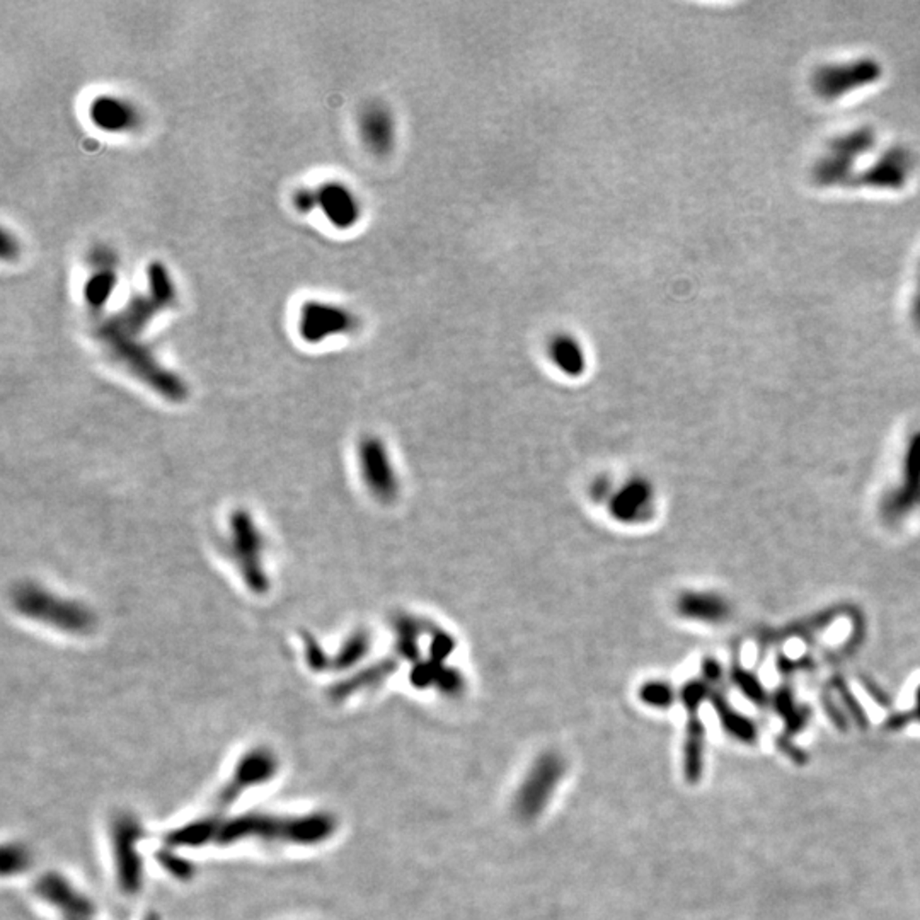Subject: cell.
Masks as SVG:
<instances>
[{"instance_id":"6da1fadb","label":"cell","mask_w":920,"mask_h":920,"mask_svg":"<svg viewBox=\"0 0 920 920\" xmlns=\"http://www.w3.org/2000/svg\"><path fill=\"white\" fill-rule=\"evenodd\" d=\"M874 130L869 127L852 130L846 135L833 138L822 154V157L813 166V181L822 188L839 184L847 186L854 176V164L866 152H869V148L874 147Z\"/></svg>"},{"instance_id":"7a4b0ae2","label":"cell","mask_w":920,"mask_h":920,"mask_svg":"<svg viewBox=\"0 0 920 920\" xmlns=\"http://www.w3.org/2000/svg\"><path fill=\"white\" fill-rule=\"evenodd\" d=\"M566 773V762L561 755H540L527 774L516 792L515 813L525 822L537 818L551 801L552 794Z\"/></svg>"},{"instance_id":"3957f363","label":"cell","mask_w":920,"mask_h":920,"mask_svg":"<svg viewBox=\"0 0 920 920\" xmlns=\"http://www.w3.org/2000/svg\"><path fill=\"white\" fill-rule=\"evenodd\" d=\"M882 77V65L874 58H857L844 63H828L811 75L815 92L827 101H835L849 92L874 84Z\"/></svg>"},{"instance_id":"277c9868","label":"cell","mask_w":920,"mask_h":920,"mask_svg":"<svg viewBox=\"0 0 920 920\" xmlns=\"http://www.w3.org/2000/svg\"><path fill=\"white\" fill-rule=\"evenodd\" d=\"M16 606L26 615L62 627L69 632H86L92 626L91 614L77 604L63 602L54 595L35 589L24 587L16 593Z\"/></svg>"},{"instance_id":"5b68a950","label":"cell","mask_w":920,"mask_h":920,"mask_svg":"<svg viewBox=\"0 0 920 920\" xmlns=\"http://www.w3.org/2000/svg\"><path fill=\"white\" fill-rule=\"evenodd\" d=\"M360 473L370 495L390 503L399 493V478L387 452L386 443L377 437H367L358 448Z\"/></svg>"},{"instance_id":"8992f818","label":"cell","mask_w":920,"mask_h":920,"mask_svg":"<svg viewBox=\"0 0 920 920\" xmlns=\"http://www.w3.org/2000/svg\"><path fill=\"white\" fill-rule=\"evenodd\" d=\"M608 515L623 525H641L657 512V493L649 479L634 476L617 486L607 503Z\"/></svg>"},{"instance_id":"52a82bcc","label":"cell","mask_w":920,"mask_h":920,"mask_svg":"<svg viewBox=\"0 0 920 920\" xmlns=\"http://www.w3.org/2000/svg\"><path fill=\"white\" fill-rule=\"evenodd\" d=\"M920 508V431L912 437L905 456L902 486L888 493L882 501V516L897 523L903 516Z\"/></svg>"},{"instance_id":"ba28073f","label":"cell","mask_w":920,"mask_h":920,"mask_svg":"<svg viewBox=\"0 0 920 920\" xmlns=\"http://www.w3.org/2000/svg\"><path fill=\"white\" fill-rule=\"evenodd\" d=\"M230 552L234 554L249 589L266 590V576L261 566V535L256 532L251 516L238 514L230 520Z\"/></svg>"},{"instance_id":"9c48e42d","label":"cell","mask_w":920,"mask_h":920,"mask_svg":"<svg viewBox=\"0 0 920 920\" xmlns=\"http://www.w3.org/2000/svg\"><path fill=\"white\" fill-rule=\"evenodd\" d=\"M914 169L912 152L902 146L884 150L883 154L865 169L861 174L854 176L849 188H874V189H902L910 172Z\"/></svg>"},{"instance_id":"30bf717a","label":"cell","mask_w":920,"mask_h":920,"mask_svg":"<svg viewBox=\"0 0 920 920\" xmlns=\"http://www.w3.org/2000/svg\"><path fill=\"white\" fill-rule=\"evenodd\" d=\"M356 319L351 313L322 302H309L302 307L298 332L309 343H321L326 338L355 330Z\"/></svg>"},{"instance_id":"8fae6325","label":"cell","mask_w":920,"mask_h":920,"mask_svg":"<svg viewBox=\"0 0 920 920\" xmlns=\"http://www.w3.org/2000/svg\"><path fill=\"white\" fill-rule=\"evenodd\" d=\"M677 614L700 624H721L732 617V606L715 591L687 590L675 600Z\"/></svg>"},{"instance_id":"7c38bea8","label":"cell","mask_w":920,"mask_h":920,"mask_svg":"<svg viewBox=\"0 0 920 920\" xmlns=\"http://www.w3.org/2000/svg\"><path fill=\"white\" fill-rule=\"evenodd\" d=\"M317 206L338 229H350L360 219V202L347 184L330 183L315 189Z\"/></svg>"},{"instance_id":"4fadbf2b","label":"cell","mask_w":920,"mask_h":920,"mask_svg":"<svg viewBox=\"0 0 920 920\" xmlns=\"http://www.w3.org/2000/svg\"><path fill=\"white\" fill-rule=\"evenodd\" d=\"M360 133L368 150L384 155L394 147L396 127L390 111L382 105H370L360 116Z\"/></svg>"},{"instance_id":"5bb4252c","label":"cell","mask_w":920,"mask_h":920,"mask_svg":"<svg viewBox=\"0 0 920 920\" xmlns=\"http://www.w3.org/2000/svg\"><path fill=\"white\" fill-rule=\"evenodd\" d=\"M92 123L105 131H129L138 125V113L123 99L114 96H101L92 101L89 108Z\"/></svg>"},{"instance_id":"9a60e30c","label":"cell","mask_w":920,"mask_h":920,"mask_svg":"<svg viewBox=\"0 0 920 920\" xmlns=\"http://www.w3.org/2000/svg\"><path fill=\"white\" fill-rule=\"evenodd\" d=\"M548 353L554 367L566 377H581L587 370V356L581 343L566 332L552 336Z\"/></svg>"},{"instance_id":"2e32d148","label":"cell","mask_w":920,"mask_h":920,"mask_svg":"<svg viewBox=\"0 0 920 920\" xmlns=\"http://www.w3.org/2000/svg\"><path fill=\"white\" fill-rule=\"evenodd\" d=\"M683 743V773L690 784L699 782L704 769V724L699 711H689Z\"/></svg>"},{"instance_id":"e0dca14e","label":"cell","mask_w":920,"mask_h":920,"mask_svg":"<svg viewBox=\"0 0 920 920\" xmlns=\"http://www.w3.org/2000/svg\"><path fill=\"white\" fill-rule=\"evenodd\" d=\"M392 629L396 634V651L401 658L409 662H420L422 649H420V640L426 632V623L420 617H414L411 614H399L394 617Z\"/></svg>"},{"instance_id":"ac0fdd59","label":"cell","mask_w":920,"mask_h":920,"mask_svg":"<svg viewBox=\"0 0 920 920\" xmlns=\"http://www.w3.org/2000/svg\"><path fill=\"white\" fill-rule=\"evenodd\" d=\"M711 702H713V706H715V709L718 713L723 730L728 735L733 736V738L743 741V743H755L757 741L758 730H757L754 721L745 718L740 713H736L735 709L730 706V702H728L724 694H721L719 690L713 689Z\"/></svg>"},{"instance_id":"d6986e66","label":"cell","mask_w":920,"mask_h":920,"mask_svg":"<svg viewBox=\"0 0 920 920\" xmlns=\"http://www.w3.org/2000/svg\"><path fill=\"white\" fill-rule=\"evenodd\" d=\"M97 263L94 261V272L86 285V300L94 309L106 304L116 285V272L111 266L113 261L108 256H97Z\"/></svg>"},{"instance_id":"ffe728a7","label":"cell","mask_w":920,"mask_h":920,"mask_svg":"<svg viewBox=\"0 0 920 920\" xmlns=\"http://www.w3.org/2000/svg\"><path fill=\"white\" fill-rule=\"evenodd\" d=\"M774 706H775V711L784 718L786 721V735L791 738L794 733L801 732L808 718H810V711L807 707H801L794 702L792 698V692L790 689H781L777 694H775V699H774Z\"/></svg>"},{"instance_id":"44dd1931","label":"cell","mask_w":920,"mask_h":920,"mask_svg":"<svg viewBox=\"0 0 920 920\" xmlns=\"http://www.w3.org/2000/svg\"><path fill=\"white\" fill-rule=\"evenodd\" d=\"M396 668H397V665H396L394 660H384V662L375 663L368 670L356 673L353 679L345 682L343 685H339L336 689V696L338 698H347V696H350L353 690H362V689H367V687H373V685L386 681L387 677Z\"/></svg>"},{"instance_id":"7402d4cb","label":"cell","mask_w":920,"mask_h":920,"mask_svg":"<svg viewBox=\"0 0 920 920\" xmlns=\"http://www.w3.org/2000/svg\"><path fill=\"white\" fill-rule=\"evenodd\" d=\"M638 696L646 706L662 709V711L670 709L677 699V692H675L673 685L665 681L644 682L643 685L640 687Z\"/></svg>"},{"instance_id":"603a6c76","label":"cell","mask_w":920,"mask_h":920,"mask_svg":"<svg viewBox=\"0 0 920 920\" xmlns=\"http://www.w3.org/2000/svg\"><path fill=\"white\" fill-rule=\"evenodd\" d=\"M370 651V636L365 631H356L345 641L343 648L338 653V666L350 668L353 665L362 662Z\"/></svg>"},{"instance_id":"cb8c5ba5","label":"cell","mask_w":920,"mask_h":920,"mask_svg":"<svg viewBox=\"0 0 920 920\" xmlns=\"http://www.w3.org/2000/svg\"><path fill=\"white\" fill-rule=\"evenodd\" d=\"M435 687L447 698H459L465 690V677L456 666L442 665Z\"/></svg>"},{"instance_id":"d4e9b609","label":"cell","mask_w":920,"mask_h":920,"mask_svg":"<svg viewBox=\"0 0 920 920\" xmlns=\"http://www.w3.org/2000/svg\"><path fill=\"white\" fill-rule=\"evenodd\" d=\"M732 679H733L736 685L740 687V690H741L749 699L754 700L755 704H758V706L767 704L765 690H764V687L760 685V682L757 681L752 673L745 672L741 666H735V668H733V673H732Z\"/></svg>"},{"instance_id":"484cf974","label":"cell","mask_w":920,"mask_h":920,"mask_svg":"<svg viewBox=\"0 0 920 920\" xmlns=\"http://www.w3.org/2000/svg\"><path fill=\"white\" fill-rule=\"evenodd\" d=\"M442 665H445V663H437L433 662V660H426V662L420 660V662L414 663V666H413V670L409 673V681L416 689L435 687Z\"/></svg>"},{"instance_id":"4316f807","label":"cell","mask_w":920,"mask_h":920,"mask_svg":"<svg viewBox=\"0 0 920 920\" xmlns=\"http://www.w3.org/2000/svg\"><path fill=\"white\" fill-rule=\"evenodd\" d=\"M457 646V641L452 634L445 632L442 629H435L433 634H431V641H430V660L437 663H445L450 655L454 653Z\"/></svg>"},{"instance_id":"83f0119b","label":"cell","mask_w":920,"mask_h":920,"mask_svg":"<svg viewBox=\"0 0 920 920\" xmlns=\"http://www.w3.org/2000/svg\"><path fill=\"white\" fill-rule=\"evenodd\" d=\"M615 489H617V486L614 484V481L610 479V476L600 474V476H597L590 482L589 497L593 503H600V505L607 506V503L610 501V498L614 497Z\"/></svg>"},{"instance_id":"f1b7e54d","label":"cell","mask_w":920,"mask_h":920,"mask_svg":"<svg viewBox=\"0 0 920 920\" xmlns=\"http://www.w3.org/2000/svg\"><path fill=\"white\" fill-rule=\"evenodd\" d=\"M837 689H839V694L842 696V699L846 702L847 711L852 715V718L857 721V724L861 728H866L867 726V718H866L865 711L861 709V706L857 704V700L854 699V696L850 694V690L847 687H844V683H839Z\"/></svg>"},{"instance_id":"f546056e","label":"cell","mask_w":920,"mask_h":920,"mask_svg":"<svg viewBox=\"0 0 920 920\" xmlns=\"http://www.w3.org/2000/svg\"><path fill=\"white\" fill-rule=\"evenodd\" d=\"M777 747L781 749V752L790 757L792 762H796L798 765H807L808 762V755L805 754V750H801L799 747H796L794 743H791V738L790 736H781L775 740Z\"/></svg>"},{"instance_id":"4dcf8cb0","label":"cell","mask_w":920,"mask_h":920,"mask_svg":"<svg viewBox=\"0 0 920 920\" xmlns=\"http://www.w3.org/2000/svg\"><path fill=\"white\" fill-rule=\"evenodd\" d=\"M702 675H704V681L707 682L713 689V685H718L723 679V668L719 666V663L715 658H706L702 663Z\"/></svg>"},{"instance_id":"1f68e13d","label":"cell","mask_w":920,"mask_h":920,"mask_svg":"<svg viewBox=\"0 0 920 920\" xmlns=\"http://www.w3.org/2000/svg\"><path fill=\"white\" fill-rule=\"evenodd\" d=\"M294 205L300 212H311L317 206V197L314 189H300L295 193Z\"/></svg>"},{"instance_id":"d6a6232c","label":"cell","mask_w":920,"mask_h":920,"mask_svg":"<svg viewBox=\"0 0 920 920\" xmlns=\"http://www.w3.org/2000/svg\"><path fill=\"white\" fill-rule=\"evenodd\" d=\"M910 319H912V324L916 326V330L920 332V266L917 281H916V294L912 297V304H910Z\"/></svg>"},{"instance_id":"836d02e7","label":"cell","mask_w":920,"mask_h":920,"mask_svg":"<svg viewBox=\"0 0 920 920\" xmlns=\"http://www.w3.org/2000/svg\"><path fill=\"white\" fill-rule=\"evenodd\" d=\"M910 715H912V719H917V721H920V687L919 689H917V700H916V709H914V711H910Z\"/></svg>"}]
</instances>
